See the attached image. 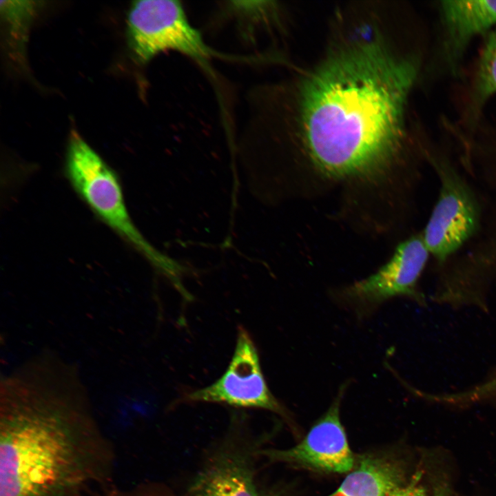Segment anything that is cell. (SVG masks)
Returning <instances> with one entry per match:
<instances>
[{
    "label": "cell",
    "instance_id": "52a82bcc",
    "mask_svg": "<svg viewBox=\"0 0 496 496\" xmlns=\"http://www.w3.org/2000/svg\"><path fill=\"white\" fill-rule=\"evenodd\" d=\"M441 181L438 199L421 234L430 254L444 261L473 234L478 211L468 189L457 176L443 171Z\"/></svg>",
    "mask_w": 496,
    "mask_h": 496
},
{
    "label": "cell",
    "instance_id": "5b68a950",
    "mask_svg": "<svg viewBox=\"0 0 496 496\" xmlns=\"http://www.w3.org/2000/svg\"><path fill=\"white\" fill-rule=\"evenodd\" d=\"M429 254L422 234L413 235L400 242L376 271L343 287L337 297L362 317L394 297H406L424 304L425 298L419 291L418 281Z\"/></svg>",
    "mask_w": 496,
    "mask_h": 496
},
{
    "label": "cell",
    "instance_id": "277c9868",
    "mask_svg": "<svg viewBox=\"0 0 496 496\" xmlns=\"http://www.w3.org/2000/svg\"><path fill=\"white\" fill-rule=\"evenodd\" d=\"M128 45L137 61L146 63L161 53L174 51L205 65L223 57L204 41L178 1H134L127 17Z\"/></svg>",
    "mask_w": 496,
    "mask_h": 496
},
{
    "label": "cell",
    "instance_id": "ac0fdd59",
    "mask_svg": "<svg viewBox=\"0 0 496 496\" xmlns=\"http://www.w3.org/2000/svg\"><path fill=\"white\" fill-rule=\"evenodd\" d=\"M260 496H280V495L276 493L268 492V493L260 494Z\"/></svg>",
    "mask_w": 496,
    "mask_h": 496
},
{
    "label": "cell",
    "instance_id": "8fae6325",
    "mask_svg": "<svg viewBox=\"0 0 496 496\" xmlns=\"http://www.w3.org/2000/svg\"><path fill=\"white\" fill-rule=\"evenodd\" d=\"M402 473L395 464L380 458H366L329 496H387L400 486Z\"/></svg>",
    "mask_w": 496,
    "mask_h": 496
},
{
    "label": "cell",
    "instance_id": "5bb4252c",
    "mask_svg": "<svg viewBox=\"0 0 496 496\" xmlns=\"http://www.w3.org/2000/svg\"><path fill=\"white\" fill-rule=\"evenodd\" d=\"M475 88L479 101L496 92V30L490 34L482 50Z\"/></svg>",
    "mask_w": 496,
    "mask_h": 496
},
{
    "label": "cell",
    "instance_id": "2e32d148",
    "mask_svg": "<svg viewBox=\"0 0 496 496\" xmlns=\"http://www.w3.org/2000/svg\"><path fill=\"white\" fill-rule=\"evenodd\" d=\"M417 479L412 481L406 486L395 488L388 496H426V491L417 484Z\"/></svg>",
    "mask_w": 496,
    "mask_h": 496
},
{
    "label": "cell",
    "instance_id": "30bf717a",
    "mask_svg": "<svg viewBox=\"0 0 496 496\" xmlns=\"http://www.w3.org/2000/svg\"><path fill=\"white\" fill-rule=\"evenodd\" d=\"M441 3L447 58L455 67L471 40L496 25V1H444Z\"/></svg>",
    "mask_w": 496,
    "mask_h": 496
},
{
    "label": "cell",
    "instance_id": "7c38bea8",
    "mask_svg": "<svg viewBox=\"0 0 496 496\" xmlns=\"http://www.w3.org/2000/svg\"><path fill=\"white\" fill-rule=\"evenodd\" d=\"M276 6L269 1H229L221 5L224 16L231 19L246 41H254L259 29L274 18Z\"/></svg>",
    "mask_w": 496,
    "mask_h": 496
},
{
    "label": "cell",
    "instance_id": "7a4b0ae2",
    "mask_svg": "<svg viewBox=\"0 0 496 496\" xmlns=\"http://www.w3.org/2000/svg\"><path fill=\"white\" fill-rule=\"evenodd\" d=\"M39 363L7 379L0 406V496H99L116 453L72 378Z\"/></svg>",
    "mask_w": 496,
    "mask_h": 496
},
{
    "label": "cell",
    "instance_id": "8992f818",
    "mask_svg": "<svg viewBox=\"0 0 496 496\" xmlns=\"http://www.w3.org/2000/svg\"><path fill=\"white\" fill-rule=\"evenodd\" d=\"M183 401L225 404L286 414L268 387L256 347L243 328L238 329L235 350L225 372L213 384L187 393Z\"/></svg>",
    "mask_w": 496,
    "mask_h": 496
},
{
    "label": "cell",
    "instance_id": "9a60e30c",
    "mask_svg": "<svg viewBox=\"0 0 496 496\" xmlns=\"http://www.w3.org/2000/svg\"><path fill=\"white\" fill-rule=\"evenodd\" d=\"M458 404L477 402L496 398V372L485 380L462 391L455 393Z\"/></svg>",
    "mask_w": 496,
    "mask_h": 496
},
{
    "label": "cell",
    "instance_id": "ba28073f",
    "mask_svg": "<svg viewBox=\"0 0 496 496\" xmlns=\"http://www.w3.org/2000/svg\"><path fill=\"white\" fill-rule=\"evenodd\" d=\"M347 386H340L329 409L301 442L287 450L262 449L259 454L273 461L323 471H350L354 458L339 417L340 402Z\"/></svg>",
    "mask_w": 496,
    "mask_h": 496
},
{
    "label": "cell",
    "instance_id": "9c48e42d",
    "mask_svg": "<svg viewBox=\"0 0 496 496\" xmlns=\"http://www.w3.org/2000/svg\"><path fill=\"white\" fill-rule=\"evenodd\" d=\"M260 451L254 443L227 437L198 471L187 496H260L254 462Z\"/></svg>",
    "mask_w": 496,
    "mask_h": 496
},
{
    "label": "cell",
    "instance_id": "4fadbf2b",
    "mask_svg": "<svg viewBox=\"0 0 496 496\" xmlns=\"http://www.w3.org/2000/svg\"><path fill=\"white\" fill-rule=\"evenodd\" d=\"M41 6L30 1H1V12L11 43L21 52L29 28Z\"/></svg>",
    "mask_w": 496,
    "mask_h": 496
},
{
    "label": "cell",
    "instance_id": "6da1fadb",
    "mask_svg": "<svg viewBox=\"0 0 496 496\" xmlns=\"http://www.w3.org/2000/svg\"><path fill=\"white\" fill-rule=\"evenodd\" d=\"M417 74L411 59L378 39L355 41L309 78L301 103L302 176L352 206H391L403 116Z\"/></svg>",
    "mask_w": 496,
    "mask_h": 496
},
{
    "label": "cell",
    "instance_id": "3957f363",
    "mask_svg": "<svg viewBox=\"0 0 496 496\" xmlns=\"http://www.w3.org/2000/svg\"><path fill=\"white\" fill-rule=\"evenodd\" d=\"M65 167L72 187L90 209L123 240L163 269L167 262L145 240L130 218L114 171L74 130L68 141Z\"/></svg>",
    "mask_w": 496,
    "mask_h": 496
},
{
    "label": "cell",
    "instance_id": "e0dca14e",
    "mask_svg": "<svg viewBox=\"0 0 496 496\" xmlns=\"http://www.w3.org/2000/svg\"><path fill=\"white\" fill-rule=\"evenodd\" d=\"M434 496H447V489L443 486H437L434 491Z\"/></svg>",
    "mask_w": 496,
    "mask_h": 496
}]
</instances>
